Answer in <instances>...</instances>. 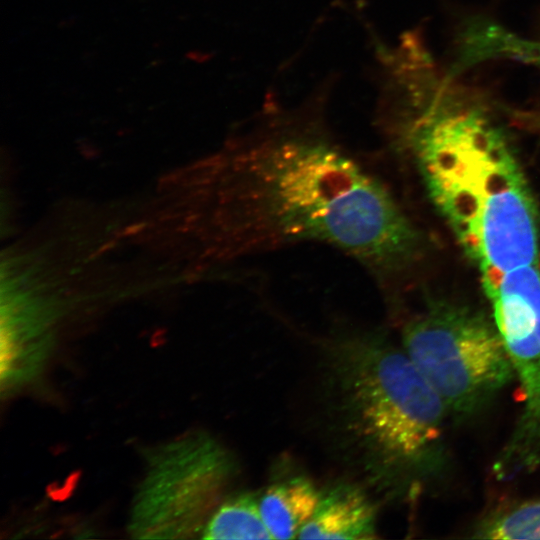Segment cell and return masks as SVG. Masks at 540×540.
Wrapping results in <instances>:
<instances>
[{
	"label": "cell",
	"mask_w": 540,
	"mask_h": 540,
	"mask_svg": "<svg viewBox=\"0 0 540 540\" xmlns=\"http://www.w3.org/2000/svg\"><path fill=\"white\" fill-rule=\"evenodd\" d=\"M204 184L215 260L325 245L358 263L390 301L423 253L419 229L383 177L315 121L250 128L206 164Z\"/></svg>",
	"instance_id": "1"
},
{
	"label": "cell",
	"mask_w": 540,
	"mask_h": 540,
	"mask_svg": "<svg viewBox=\"0 0 540 540\" xmlns=\"http://www.w3.org/2000/svg\"><path fill=\"white\" fill-rule=\"evenodd\" d=\"M395 140L414 160L433 203L481 274L538 264L533 197L503 133L479 109L429 103L397 121Z\"/></svg>",
	"instance_id": "2"
},
{
	"label": "cell",
	"mask_w": 540,
	"mask_h": 540,
	"mask_svg": "<svg viewBox=\"0 0 540 540\" xmlns=\"http://www.w3.org/2000/svg\"><path fill=\"white\" fill-rule=\"evenodd\" d=\"M336 438L370 487L410 495L444 463L448 409L384 331L339 328L322 339Z\"/></svg>",
	"instance_id": "3"
},
{
	"label": "cell",
	"mask_w": 540,
	"mask_h": 540,
	"mask_svg": "<svg viewBox=\"0 0 540 540\" xmlns=\"http://www.w3.org/2000/svg\"><path fill=\"white\" fill-rule=\"evenodd\" d=\"M402 347L459 417L479 411L515 379L493 319L464 305L432 302L403 326Z\"/></svg>",
	"instance_id": "4"
},
{
	"label": "cell",
	"mask_w": 540,
	"mask_h": 540,
	"mask_svg": "<svg viewBox=\"0 0 540 540\" xmlns=\"http://www.w3.org/2000/svg\"><path fill=\"white\" fill-rule=\"evenodd\" d=\"M237 471L215 438L192 433L150 452L128 530L138 539L201 537Z\"/></svg>",
	"instance_id": "5"
},
{
	"label": "cell",
	"mask_w": 540,
	"mask_h": 540,
	"mask_svg": "<svg viewBox=\"0 0 540 540\" xmlns=\"http://www.w3.org/2000/svg\"><path fill=\"white\" fill-rule=\"evenodd\" d=\"M485 292L523 396L505 446L521 461L540 463V268L530 264L508 271Z\"/></svg>",
	"instance_id": "6"
},
{
	"label": "cell",
	"mask_w": 540,
	"mask_h": 540,
	"mask_svg": "<svg viewBox=\"0 0 540 540\" xmlns=\"http://www.w3.org/2000/svg\"><path fill=\"white\" fill-rule=\"evenodd\" d=\"M377 536V506L359 484L338 481L320 489L317 506L297 539L370 540Z\"/></svg>",
	"instance_id": "7"
},
{
	"label": "cell",
	"mask_w": 540,
	"mask_h": 540,
	"mask_svg": "<svg viewBox=\"0 0 540 540\" xmlns=\"http://www.w3.org/2000/svg\"><path fill=\"white\" fill-rule=\"evenodd\" d=\"M319 496L320 489L304 475H292L271 483L259 496V506L272 538H298Z\"/></svg>",
	"instance_id": "8"
},
{
	"label": "cell",
	"mask_w": 540,
	"mask_h": 540,
	"mask_svg": "<svg viewBox=\"0 0 540 540\" xmlns=\"http://www.w3.org/2000/svg\"><path fill=\"white\" fill-rule=\"evenodd\" d=\"M202 539H273L260 511L259 495L244 491L226 496L209 517Z\"/></svg>",
	"instance_id": "9"
},
{
	"label": "cell",
	"mask_w": 540,
	"mask_h": 540,
	"mask_svg": "<svg viewBox=\"0 0 540 540\" xmlns=\"http://www.w3.org/2000/svg\"><path fill=\"white\" fill-rule=\"evenodd\" d=\"M474 538L540 539V499L498 509L475 528Z\"/></svg>",
	"instance_id": "10"
},
{
	"label": "cell",
	"mask_w": 540,
	"mask_h": 540,
	"mask_svg": "<svg viewBox=\"0 0 540 540\" xmlns=\"http://www.w3.org/2000/svg\"><path fill=\"white\" fill-rule=\"evenodd\" d=\"M499 52L512 53L515 57L540 65V44H528L512 39L499 41Z\"/></svg>",
	"instance_id": "11"
}]
</instances>
